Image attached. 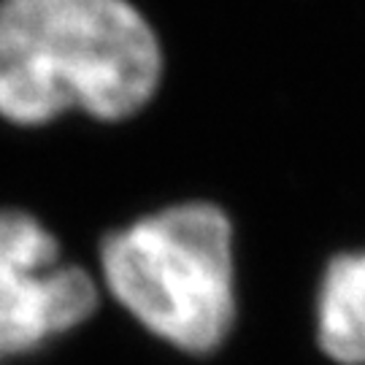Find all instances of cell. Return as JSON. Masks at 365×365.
<instances>
[{"label":"cell","instance_id":"6da1fadb","mask_svg":"<svg viewBox=\"0 0 365 365\" xmlns=\"http://www.w3.org/2000/svg\"><path fill=\"white\" fill-rule=\"evenodd\" d=\"M163 54L128 0H0V117L43 125L66 108L135 114L155 95Z\"/></svg>","mask_w":365,"mask_h":365},{"label":"cell","instance_id":"7a4b0ae2","mask_svg":"<svg viewBox=\"0 0 365 365\" xmlns=\"http://www.w3.org/2000/svg\"><path fill=\"white\" fill-rule=\"evenodd\" d=\"M108 289L128 312L184 352H211L230 333L233 233L211 203H184L106 238Z\"/></svg>","mask_w":365,"mask_h":365},{"label":"cell","instance_id":"3957f363","mask_svg":"<svg viewBox=\"0 0 365 365\" xmlns=\"http://www.w3.org/2000/svg\"><path fill=\"white\" fill-rule=\"evenodd\" d=\"M60 247L33 217L0 211V357L84 322L98 292L81 268H54Z\"/></svg>","mask_w":365,"mask_h":365},{"label":"cell","instance_id":"277c9868","mask_svg":"<svg viewBox=\"0 0 365 365\" xmlns=\"http://www.w3.org/2000/svg\"><path fill=\"white\" fill-rule=\"evenodd\" d=\"M319 344L339 363L365 365V255L330 262L319 292Z\"/></svg>","mask_w":365,"mask_h":365}]
</instances>
